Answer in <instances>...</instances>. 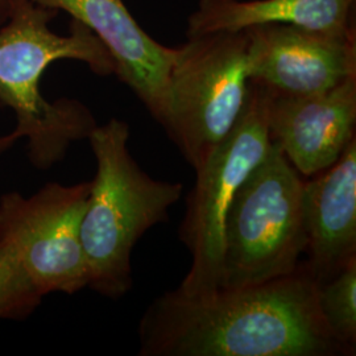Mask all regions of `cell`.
<instances>
[{
    "mask_svg": "<svg viewBox=\"0 0 356 356\" xmlns=\"http://www.w3.org/2000/svg\"><path fill=\"white\" fill-rule=\"evenodd\" d=\"M312 177L302 193L306 252L321 284L356 259V138Z\"/></svg>",
    "mask_w": 356,
    "mask_h": 356,
    "instance_id": "11",
    "label": "cell"
},
{
    "mask_svg": "<svg viewBox=\"0 0 356 356\" xmlns=\"http://www.w3.org/2000/svg\"><path fill=\"white\" fill-rule=\"evenodd\" d=\"M57 11L35 0H8V23L0 29V102L11 107L17 126L0 139V153L28 139L32 164L48 169L64 157L73 141L88 139L97 126L86 106L74 99L48 102L40 79L57 60L88 64L98 76L115 73L111 54L89 28L74 20L69 36L51 32Z\"/></svg>",
    "mask_w": 356,
    "mask_h": 356,
    "instance_id": "2",
    "label": "cell"
},
{
    "mask_svg": "<svg viewBox=\"0 0 356 356\" xmlns=\"http://www.w3.org/2000/svg\"><path fill=\"white\" fill-rule=\"evenodd\" d=\"M97 160L81 223L89 288L120 298L132 288V250L168 219L184 186L148 176L128 149L129 127L119 119L95 126L88 138Z\"/></svg>",
    "mask_w": 356,
    "mask_h": 356,
    "instance_id": "3",
    "label": "cell"
},
{
    "mask_svg": "<svg viewBox=\"0 0 356 356\" xmlns=\"http://www.w3.org/2000/svg\"><path fill=\"white\" fill-rule=\"evenodd\" d=\"M42 297L13 250L0 243V319L24 318Z\"/></svg>",
    "mask_w": 356,
    "mask_h": 356,
    "instance_id": "14",
    "label": "cell"
},
{
    "mask_svg": "<svg viewBox=\"0 0 356 356\" xmlns=\"http://www.w3.org/2000/svg\"><path fill=\"white\" fill-rule=\"evenodd\" d=\"M318 305L332 338L350 355L356 344V259L319 284Z\"/></svg>",
    "mask_w": 356,
    "mask_h": 356,
    "instance_id": "13",
    "label": "cell"
},
{
    "mask_svg": "<svg viewBox=\"0 0 356 356\" xmlns=\"http://www.w3.org/2000/svg\"><path fill=\"white\" fill-rule=\"evenodd\" d=\"M304 181L276 144L244 179L225 229L220 288L291 275L306 252Z\"/></svg>",
    "mask_w": 356,
    "mask_h": 356,
    "instance_id": "4",
    "label": "cell"
},
{
    "mask_svg": "<svg viewBox=\"0 0 356 356\" xmlns=\"http://www.w3.org/2000/svg\"><path fill=\"white\" fill-rule=\"evenodd\" d=\"M248 45L242 31L194 36L177 48L163 126L194 170L242 114L251 88Z\"/></svg>",
    "mask_w": 356,
    "mask_h": 356,
    "instance_id": "5",
    "label": "cell"
},
{
    "mask_svg": "<svg viewBox=\"0 0 356 356\" xmlns=\"http://www.w3.org/2000/svg\"><path fill=\"white\" fill-rule=\"evenodd\" d=\"M63 10L88 26L111 54L115 73L132 90L149 114L165 120L168 85L177 48L151 38L128 11L123 0H35Z\"/></svg>",
    "mask_w": 356,
    "mask_h": 356,
    "instance_id": "10",
    "label": "cell"
},
{
    "mask_svg": "<svg viewBox=\"0 0 356 356\" xmlns=\"http://www.w3.org/2000/svg\"><path fill=\"white\" fill-rule=\"evenodd\" d=\"M91 181L48 184L32 197H0V243L10 247L42 296L89 286L81 223Z\"/></svg>",
    "mask_w": 356,
    "mask_h": 356,
    "instance_id": "7",
    "label": "cell"
},
{
    "mask_svg": "<svg viewBox=\"0 0 356 356\" xmlns=\"http://www.w3.org/2000/svg\"><path fill=\"white\" fill-rule=\"evenodd\" d=\"M355 0H200L188 38L286 24L327 33H348Z\"/></svg>",
    "mask_w": 356,
    "mask_h": 356,
    "instance_id": "12",
    "label": "cell"
},
{
    "mask_svg": "<svg viewBox=\"0 0 356 356\" xmlns=\"http://www.w3.org/2000/svg\"><path fill=\"white\" fill-rule=\"evenodd\" d=\"M245 32L250 40V78L272 94H317L356 76L355 31L327 33L268 24Z\"/></svg>",
    "mask_w": 356,
    "mask_h": 356,
    "instance_id": "8",
    "label": "cell"
},
{
    "mask_svg": "<svg viewBox=\"0 0 356 356\" xmlns=\"http://www.w3.org/2000/svg\"><path fill=\"white\" fill-rule=\"evenodd\" d=\"M8 16V0H0V22Z\"/></svg>",
    "mask_w": 356,
    "mask_h": 356,
    "instance_id": "15",
    "label": "cell"
},
{
    "mask_svg": "<svg viewBox=\"0 0 356 356\" xmlns=\"http://www.w3.org/2000/svg\"><path fill=\"white\" fill-rule=\"evenodd\" d=\"M355 126L356 76L310 95L270 92L269 138L300 175L312 177L332 165L355 139Z\"/></svg>",
    "mask_w": 356,
    "mask_h": 356,
    "instance_id": "9",
    "label": "cell"
},
{
    "mask_svg": "<svg viewBox=\"0 0 356 356\" xmlns=\"http://www.w3.org/2000/svg\"><path fill=\"white\" fill-rule=\"evenodd\" d=\"M309 263L291 275L188 298H156L139 326L141 356H332L347 354L321 316Z\"/></svg>",
    "mask_w": 356,
    "mask_h": 356,
    "instance_id": "1",
    "label": "cell"
},
{
    "mask_svg": "<svg viewBox=\"0 0 356 356\" xmlns=\"http://www.w3.org/2000/svg\"><path fill=\"white\" fill-rule=\"evenodd\" d=\"M270 92L252 82L242 114L229 135L195 170L179 239L191 256L178 294L197 298L220 288L226 219L236 191L270 148L268 108Z\"/></svg>",
    "mask_w": 356,
    "mask_h": 356,
    "instance_id": "6",
    "label": "cell"
}]
</instances>
